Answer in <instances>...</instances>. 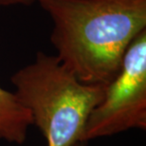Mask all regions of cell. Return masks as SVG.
Listing matches in <instances>:
<instances>
[{
	"label": "cell",
	"instance_id": "2",
	"mask_svg": "<svg viewBox=\"0 0 146 146\" xmlns=\"http://www.w3.org/2000/svg\"><path fill=\"white\" fill-rule=\"evenodd\" d=\"M17 100L31 114L48 146H73L83 141L92 110L106 86L82 83L57 56L38 52L35 61L11 76Z\"/></svg>",
	"mask_w": 146,
	"mask_h": 146
},
{
	"label": "cell",
	"instance_id": "1",
	"mask_svg": "<svg viewBox=\"0 0 146 146\" xmlns=\"http://www.w3.org/2000/svg\"><path fill=\"white\" fill-rule=\"evenodd\" d=\"M54 23L57 58L79 81L106 86L130 44L146 30V0H37Z\"/></svg>",
	"mask_w": 146,
	"mask_h": 146
},
{
	"label": "cell",
	"instance_id": "6",
	"mask_svg": "<svg viewBox=\"0 0 146 146\" xmlns=\"http://www.w3.org/2000/svg\"><path fill=\"white\" fill-rule=\"evenodd\" d=\"M73 146H86V142H84V141H78V142H76V143L73 145Z\"/></svg>",
	"mask_w": 146,
	"mask_h": 146
},
{
	"label": "cell",
	"instance_id": "3",
	"mask_svg": "<svg viewBox=\"0 0 146 146\" xmlns=\"http://www.w3.org/2000/svg\"><path fill=\"white\" fill-rule=\"evenodd\" d=\"M146 128V30L130 44L115 78L92 110L83 141Z\"/></svg>",
	"mask_w": 146,
	"mask_h": 146
},
{
	"label": "cell",
	"instance_id": "5",
	"mask_svg": "<svg viewBox=\"0 0 146 146\" xmlns=\"http://www.w3.org/2000/svg\"><path fill=\"white\" fill-rule=\"evenodd\" d=\"M37 0H0V6H11V5H31Z\"/></svg>",
	"mask_w": 146,
	"mask_h": 146
},
{
	"label": "cell",
	"instance_id": "7",
	"mask_svg": "<svg viewBox=\"0 0 146 146\" xmlns=\"http://www.w3.org/2000/svg\"><path fill=\"white\" fill-rule=\"evenodd\" d=\"M117 1H122V2H137V1H142V0H117Z\"/></svg>",
	"mask_w": 146,
	"mask_h": 146
},
{
	"label": "cell",
	"instance_id": "4",
	"mask_svg": "<svg viewBox=\"0 0 146 146\" xmlns=\"http://www.w3.org/2000/svg\"><path fill=\"white\" fill-rule=\"evenodd\" d=\"M31 123V114L19 103L14 93L0 86V139L23 143Z\"/></svg>",
	"mask_w": 146,
	"mask_h": 146
}]
</instances>
